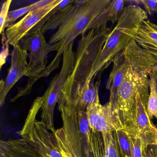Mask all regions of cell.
Wrapping results in <instances>:
<instances>
[{"label":"cell","mask_w":157,"mask_h":157,"mask_svg":"<svg viewBox=\"0 0 157 157\" xmlns=\"http://www.w3.org/2000/svg\"><path fill=\"white\" fill-rule=\"evenodd\" d=\"M111 32L105 24L82 35L75 53L74 68L64 85L58 103H69L90 89L94 83V68Z\"/></svg>","instance_id":"obj_1"},{"label":"cell","mask_w":157,"mask_h":157,"mask_svg":"<svg viewBox=\"0 0 157 157\" xmlns=\"http://www.w3.org/2000/svg\"><path fill=\"white\" fill-rule=\"evenodd\" d=\"M111 0L75 1L72 13L51 36L48 44L56 54L47 66L43 77H47L58 68L65 50L79 36L85 34L93 22L110 3Z\"/></svg>","instance_id":"obj_2"},{"label":"cell","mask_w":157,"mask_h":157,"mask_svg":"<svg viewBox=\"0 0 157 157\" xmlns=\"http://www.w3.org/2000/svg\"><path fill=\"white\" fill-rule=\"evenodd\" d=\"M147 18L146 11L140 7L135 5L125 7L115 27L108 35L95 63L92 73L94 79L134 39L140 26Z\"/></svg>","instance_id":"obj_3"},{"label":"cell","mask_w":157,"mask_h":157,"mask_svg":"<svg viewBox=\"0 0 157 157\" xmlns=\"http://www.w3.org/2000/svg\"><path fill=\"white\" fill-rule=\"evenodd\" d=\"M138 93L147 107L149 95V78L140 77L129 67L118 90L116 101L111 106L123 125V130L128 136L132 132L135 122Z\"/></svg>","instance_id":"obj_4"},{"label":"cell","mask_w":157,"mask_h":157,"mask_svg":"<svg viewBox=\"0 0 157 157\" xmlns=\"http://www.w3.org/2000/svg\"><path fill=\"white\" fill-rule=\"evenodd\" d=\"M20 43L22 48L28 52V71L25 76L29 79L26 85L11 100L12 102L30 93L34 83L43 78L47 67L48 54L52 52V46L47 42L41 30L31 31Z\"/></svg>","instance_id":"obj_5"},{"label":"cell","mask_w":157,"mask_h":157,"mask_svg":"<svg viewBox=\"0 0 157 157\" xmlns=\"http://www.w3.org/2000/svg\"><path fill=\"white\" fill-rule=\"evenodd\" d=\"M63 128L78 157H92L90 147L92 130L86 111L71 105L58 104Z\"/></svg>","instance_id":"obj_6"},{"label":"cell","mask_w":157,"mask_h":157,"mask_svg":"<svg viewBox=\"0 0 157 157\" xmlns=\"http://www.w3.org/2000/svg\"><path fill=\"white\" fill-rule=\"evenodd\" d=\"M63 63L59 72L54 76L45 93L43 95L44 101L41 107V118L49 131L55 133L54 111L59 101L64 85L72 72L75 65L76 54L73 50V43L65 50Z\"/></svg>","instance_id":"obj_7"},{"label":"cell","mask_w":157,"mask_h":157,"mask_svg":"<svg viewBox=\"0 0 157 157\" xmlns=\"http://www.w3.org/2000/svg\"><path fill=\"white\" fill-rule=\"evenodd\" d=\"M43 96L35 100L22 130L21 137L31 141L40 151L50 157H63L55 133L49 131L43 121L36 120V116L41 110Z\"/></svg>","instance_id":"obj_8"},{"label":"cell","mask_w":157,"mask_h":157,"mask_svg":"<svg viewBox=\"0 0 157 157\" xmlns=\"http://www.w3.org/2000/svg\"><path fill=\"white\" fill-rule=\"evenodd\" d=\"M61 1L50 0L47 4L30 12L19 21L8 27L5 35L9 44L13 48L19 45L21 40Z\"/></svg>","instance_id":"obj_9"},{"label":"cell","mask_w":157,"mask_h":157,"mask_svg":"<svg viewBox=\"0 0 157 157\" xmlns=\"http://www.w3.org/2000/svg\"><path fill=\"white\" fill-rule=\"evenodd\" d=\"M86 114L92 132L110 133L124 128L109 103L102 105L100 101L89 105Z\"/></svg>","instance_id":"obj_10"},{"label":"cell","mask_w":157,"mask_h":157,"mask_svg":"<svg viewBox=\"0 0 157 157\" xmlns=\"http://www.w3.org/2000/svg\"><path fill=\"white\" fill-rule=\"evenodd\" d=\"M28 53L20 45L13 48L12 52L11 67L5 80L0 82V105L2 106L10 91L28 71Z\"/></svg>","instance_id":"obj_11"},{"label":"cell","mask_w":157,"mask_h":157,"mask_svg":"<svg viewBox=\"0 0 157 157\" xmlns=\"http://www.w3.org/2000/svg\"><path fill=\"white\" fill-rule=\"evenodd\" d=\"M129 67L142 78H149L151 72H157V61L136 44L134 39L123 51Z\"/></svg>","instance_id":"obj_12"},{"label":"cell","mask_w":157,"mask_h":157,"mask_svg":"<svg viewBox=\"0 0 157 157\" xmlns=\"http://www.w3.org/2000/svg\"><path fill=\"white\" fill-rule=\"evenodd\" d=\"M157 128L148 115L147 107L144 105L139 93L136 96V117L130 137H139L145 144L156 145Z\"/></svg>","instance_id":"obj_13"},{"label":"cell","mask_w":157,"mask_h":157,"mask_svg":"<svg viewBox=\"0 0 157 157\" xmlns=\"http://www.w3.org/2000/svg\"><path fill=\"white\" fill-rule=\"evenodd\" d=\"M0 157H50L25 138L0 141Z\"/></svg>","instance_id":"obj_14"},{"label":"cell","mask_w":157,"mask_h":157,"mask_svg":"<svg viewBox=\"0 0 157 157\" xmlns=\"http://www.w3.org/2000/svg\"><path fill=\"white\" fill-rule=\"evenodd\" d=\"M113 63V68L106 86V89L110 91V98L108 103L111 106L114 104L118 90L129 69V64L123 51L114 59Z\"/></svg>","instance_id":"obj_15"},{"label":"cell","mask_w":157,"mask_h":157,"mask_svg":"<svg viewBox=\"0 0 157 157\" xmlns=\"http://www.w3.org/2000/svg\"><path fill=\"white\" fill-rule=\"evenodd\" d=\"M134 40L157 61V25L146 20L140 26Z\"/></svg>","instance_id":"obj_16"},{"label":"cell","mask_w":157,"mask_h":157,"mask_svg":"<svg viewBox=\"0 0 157 157\" xmlns=\"http://www.w3.org/2000/svg\"><path fill=\"white\" fill-rule=\"evenodd\" d=\"M124 1L113 0L105 7V9L98 15L89 27V30L98 28L108 22L113 23L118 21L124 12L125 8Z\"/></svg>","instance_id":"obj_17"},{"label":"cell","mask_w":157,"mask_h":157,"mask_svg":"<svg viewBox=\"0 0 157 157\" xmlns=\"http://www.w3.org/2000/svg\"><path fill=\"white\" fill-rule=\"evenodd\" d=\"M149 95L147 105L148 115L151 119L157 118V72L154 71L149 76Z\"/></svg>","instance_id":"obj_18"},{"label":"cell","mask_w":157,"mask_h":157,"mask_svg":"<svg viewBox=\"0 0 157 157\" xmlns=\"http://www.w3.org/2000/svg\"><path fill=\"white\" fill-rule=\"evenodd\" d=\"M75 8V1L67 7L58 11L50 20H48L41 28L43 33L49 30H54L60 25L72 13Z\"/></svg>","instance_id":"obj_19"},{"label":"cell","mask_w":157,"mask_h":157,"mask_svg":"<svg viewBox=\"0 0 157 157\" xmlns=\"http://www.w3.org/2000/svg\"><path fill=\"white\" fill-rule=\"evenodd\" d=\"M50 1V0L39 1L24 8L9 12L4 25V29L14 24V22L20 17L23 16L25 14H27L33 10L47 4Z\"/></svg>","instance_id":"obj_20"},{"label":"cell","mask_w":157,"mask_h":157,"mask_svg":"<svg viewBox=\"0 0 157 157\" xmlns=\"http://www.w3.org/2000/svg\"><path fill=\"white\" fill-rule=\"evenodd\" d=\"M105 157H122L115 131L101 134Z\"/></svg>","instance_id":"obj_21"},{"label":"cell","mask_w":157,"mask_h":157,"mask_svg":"<svg viewBox=\"0 0 157 157\" xmlns=\"http://www.w3.org/2000/svg\"><path fill=\"white\" fill-rule=\"evenodd\" d=\"M55 134L62 157H78L63 128L56 129Z\"/></svg>","instance_id":"obj_22"},{"label":"cell","mask_w":157,"mask_h":157,"mask_svg":"<svg viewBox=\"0 0 157 157\" xmlns=\"http://www.w3.org/2000/svg\"><path fill=\"white\" fill-rule=\"evenodd\" d=\"M115 133L122 157H132L130 137L122 129L116 130Z\"/></svg>","instance_id":"obj_23"},{"label":"cell","mask_w":157,"mask_h":157,"mask_svg":"<svg viewBox=\"0 0 157 157\" xmlns=\"http://www.w3.org/2000/svg\"><path fill=\"white\" fill-rule=\"evenodd\" d=\"M90 147L92 157H105L103 141L101 133L92 132Z\"/></svg>","instance_id":"obj_24"},{"label":"cell","mask_w":157,"mask_h":157,"mask_svg":"<svg viewBox=\"0 0 157 157\" xmlns=\"http://www.w3.org/2000/svg\"><path fill=\"white\" fill-rule=\"evenodd\" d=\"M74 1H62L58 5L57 7H56L55 9H53L52 10H51L46 16L44 17V19L39 23L37 24L32 30V31H36V30H41V28H42L44 25L48 21L50 20L58 11L60 10H62L64 9L66 7H67L69 5L71 4V3L74 2Z\"/></svg>","instance_id":"obj_25"},{"label":"cell","mask_w":157,"mask_h":157,"mask_svg":"<svg viewBox=\"0 0 157 157\" xmlns=\"http://www.w3.org/2000/svg\"><path fill=\"white\" fill-rule=\"evenodd\" d=\"M130 138L132 146V157H143L142 147L144 141L139 137Z\"/></svg>","instance_id":"obj_26"},{"label":"cell","mask_w":157,"mask_h":157,"mask_svg":"<svg viewBox=\"0 0 157 157\" xmlns=\"http://www.w3.org/2000/svg\"><path fill=\"white\" fill-rule=\"evenodd\" d=\"M11 0H7L2 4L0 14V33L1 34L4 32V25L9 13V9L11 4Z\"/></svg>","instance_id":"obj_27"},{"label":"cell","mask_w":157,"mask_h":157,"mask_svg":"<svg viewBox=\"0 0 157 157\" xmlns=\"http://www.w3.org/2000/svg\"><path fill=\"white\" fill-rule=\"evenodd\" d=\"M140 2L144 6L146 12L149 15H152L153 13H157V0L150 1V0H142L137 1Z\"/></svg>","instance_id":"obj_28"},{"label":"cell","mask_w":157,"mask_h":157,"mask_svg":"<svg viewBox=\"0 0 157 157\" xmlns=\"http://www.w3.org/2000/svg\"><path fill=\"white\" fill-rule=\"evenodd\" d=\"M143 157H157V146L155 144H145L142 147Z\"/></svg>","instance_id":"obj_29"},{"label":"cell","mask_w":157,"mask_h":157,"mask_svg":"<svg viewBox=\"0 0 157 157\" xmlns=\"http://www.w3.org/2000/svg\"><path fill=\"white\" fill-rule=\"evenodd\" d=\"M156 145L157 146V128L156 130Z\"/></svg>","instance_id":"obj_30"}]
</instances>
